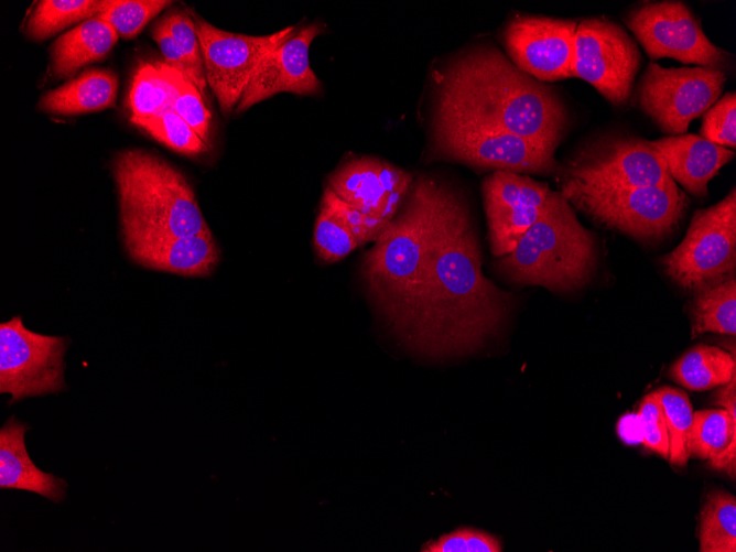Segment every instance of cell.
<instances>
[{"label":"cell","instance_id":"6da1fadb","mask_svg":"<svg viewBox=\"0 0 736 552\" xmlns=\"http://www.w3.org/2000/svg\"><path fill=\"white\" fill-rule=\"evenodd\" d=\"M511 309V293L483 272L480 246L466 205L440 184L424 259L391 331L423 359L464 358L499 335Z\"/></svg>","mask_w":736,"mask_h":552},{"label":"cell","instance_id":"7a4b0ae2","mask_svg":"<svg viewBox=\"0 0 736 552\" xmlns=\"http://www.w3.org/2000/svg\"><path fill=\"white\" fill-rule=\"evenodd\" d=\"M433 119L499 129L554 152L569 128L567 109L554 88L490 44L467 50L444 68Z\"/></svg>","mask_w":736,"mask_h":552},{"label":"cell","instance_id":"3957f363","mask_svg":"<svg viewBox=\"0 0 736 552\" xmlns=\"http://www.w3.org/2000/svg\"><path fill=\"white\" fill-rule=\"evenodd\" d=\"M596 258L594 235L578 221L569 201L551 190L540 217L496 268L515 283L564 293L588 282Z\"/></svg>","mask_w":736,"mask_h":552},{"label":"cell","instance_id":"277c9868","mask_svg":"<svg viewBox=\"0 0 736 552\" xmlns=\"http://www.w3.org/2000/svg\"><path fill=\"white\" fill-rule=\"evenodd\" d=\"M439 187L427 176L414 180L400 210L362 258L367 294L390 328L409 300L424 259Z\"/></svg>","mask_w":736,"mask_h":552},{"label":"cell","instance_id":"5b68a950","mask_svg":"<svg viewBox=\"0 0 736 552\" xmlns=\"http://www.w3.org/2000/svg\"><path fill=\"white\" fill-rule=\"evenodd\" d=\"M121 227L213 236L183 174L163 159L127 150L112 164Z\"/></svg>","mask_w":736,"mask_h":552},{"label":"cell","instance_id":"8992f818","mask_svg":"<svg viewBox=\"0 0 736 552\" xmlns=\"http://www.w3.org/2000/svg\"><path fill=\"white\" fill-rule=\"evenodd\" d=\"M559 192L593 221L642 242L671 236L690 203L674 181L632 188L588 187L562 181Z\"/></svg>","mask_w":736,"mask_h":552},{"label":"cell","instance_id":"52a82bcc","mask_svg":"<svg viewBox=\"0 0 736 552\" xmlns=\"http://www.w3.org/2000/svg\"><path fill=\"white\" fill-rule=\"evenodd\" d=\"M661 264L674 283L690 292L735 277V188L693 214L684 238L661 258Z\"/></svg>","mask_w":736,"mask_h":552},{"label":"cell","instance_id":"ba28073f","mask_svg":"<svg viewBox=\"0 0 736 552\" xmlns=\"http://www.w3.org/2000/svg\"><path fill=\"white\" fill-rule=\"evenodd\" d=\"M434 153L477 170L552 175L554 151L513 133L470 122L433 119Z\"/></svg>","mask_w":736,"mask_h":552},{"label":"cell","instance_id":"9c48e42d","mask_svg":"<svg viewBox=\"0 0 736 552\" xmlns=\"http://www.w3.org/2000/svg\"><path fill=\"white\" fill-rule=\"evenodd\" d=\"M563 171V181L588 187L632 188L673 182L651 141L606 133L577 149Z\"/></svg>","mask_w":736,"mask_h":552},{"label":"cell","instance_id":"30bf717a","mask_svg":"<svg viewBox=\"0 0 736 552\" xmlns=\"http://www.w3.org/2000/svg\"><path fill=\"white\" fill-rule=\"evenodd\" d=\"M726 72L704 66L665 68L649 63L637 88L636 102L659 130L683 134L692 120L718 100Z\"/></svg>","mask_w":736,"mask_h":552},{"label":"cell","instance_id":"8fae6325","mask_svg":"<svg viewBox=\"0 0 736 552\" xmlns=\"http://www.w3.org/2000/svg\"><path fill=\"white\" fill-rule=\"evenodd\" d=\"M625 23L650 59L668 57L724 72L732 64V55L710 41L681 1L643 2L627 13Z\"/></svg>","mask_w":736,"mask_h":552},{"label":"cell","instance_id":"7c38bea8","mask_svg":"<svg viewBox=\"0 0 736 552\" xmlns=\"http://www.w3.org/2000/svg\"><path fill=\"white\" fill-rule=\"evenodd\" d=\"M642 56L635 40L607 18H588L575 32L574 77L592 85L614 106L628 102Z\"/></svg>","mask_w":736,"mask_h":552},{"label":"cell","instance_id":"4fadbf2b","mask_svg":"<svg viewBox=\"0 0 736 552\" xmlns=\"http://www.w3.org/2000/svg\"><path fill=\"white\" fill-rule=\"evenodd\" d=\"M67 339L28 329L20 316L0 325V392L10 403L63 391Z\"/></svg>","mask_w":736,"mask_h":552},{"label":"cell","instance_id":"5bb4252c","mask_svg":"<svg viewBox=\"0 0 736 552\" xmlns=\"http://www.w3.org/2000/svg\"><path fill=\"white\" fill-rule=\"evenodd\" d=\"M193 21L206 82L225 116L237 107L263 58L295 33L294 26H288L269 35L251 36L224 31L198 15Z\"/></svg>","mask_w":736,"mask_h":552},{"label":"cell","instance_id":"9a60e30c","mask_svg":"<svg viewBox=\"0 0 736 552\" xmlns=\"http://www.w3.org/2000/svg\"><path fill=\"white\" fill-rule=\"evenodd\" d=\"M577 22L539 15H516L502 31L506 55L539 82L574 77Z\"/></svg>","mask_w":736,"mask_h":552},{"label":"cell","instance_id":"2e32d148","mask_svg":"<svg viewBox=\"0 0 736 552\" xmlns=\"http://www.w3.org/2000/svg\"><path fill=\"white\" fill-rule=\"evenodd\" d=\"M550 187L510 171H495L481 184L490 251L496 258L511 252L540 217Z\"/></svg>","mask_w":736,"mask_h":552},{"label":"cell","instance_id":"e0dca14e","mask_svg":"<svg viewBox=\"0 0 736 552\" xmlns=\"http://www.w3.org/2000/svg\"><path fill=\"white\" fill-rule=\"evenodd\" d=\"M414 180L407 171L376 158L344 162L329 176L327 187L364 214L390 221L403 205Z\"/></svg>","mask_w":736,"mask_h":552},{"label":"cell","instance_id":"ac0fdd59","mask_svg":"<svg viewBox=\"0 0 736 552\" xmlns=\"http://www.w3.org/2000/svg\"><path fill=\"white\" fill-rule=\"evenodd\" d=\"M322 31L320 23H311L271 51L251 77L236 111H246L283 91L301 95L317 93L321 82L310 66L309 51Z\"/></svg>","mask_w":736,"mask_h":552},{"label":"cell","instance_id":"d6986e66","mask_svg":"<svg viewBox=\"0 0 736 552\" xmlns=\"http://www.w3.org/2000/svg\"><path fill=\"white\" fill-rule=\"evenodd\" d=\"M121 228L129 256L147 268L185 277H205L219 261L213 236H177L144 228Z\"/></svg>","mask_w":736,"mask_h":552},{"label":"cell","instance_id":"ffe728a7","mask_svg":"<svg viewBox=\"0 0 736 552\" xmlns=\"http://www.w3.org/2000/svg\"><path fill=\"white\" fill-rule=\"evenodd\" d=\"M651 144L672 180L696 197H706L707 183L735 158L734 151L692 133L665 136Z\"/></svg>","mask_w":736,"mask_h":552},{"label":"cell","instance_id":"44dd1931","mask_svg":"<svg viewBox=\"0 0 736 552\" xmlns=\"http://www.w3.org/2000/svg\"><path fill=\"white\" fill-rule=\"evenodd\" d=\"M29 429L15 416L0 429V488L31 491L55 504L62 502L66 498L67 483L41 470L30 458L24 441Z\"/></svg>","mask_w":736,"mask_h":552},{"label":"cell","instance_id":"7402d4cb","mask_svg":"<svg viewBox=\"0 0 736 552\" xmlns=\"http://www.w3.org/2000/svg\"><path fill=\"white\" fill-rule=\"evenodd\" d=\"M118 37L106 21L97 17L85 20L53 43L50 57L52 75L64 78L89 63L102 59Z\"/></svg>","mask_w":736,"mask_h":552},{"label":"cell","instance_id":"603a6c76","mask_svg":"<svg viewBox=\"0 0 736 552\" xmlns=\"http://www.w3.org/2000/svg\"><path fill=\"white\" fill-rule=\"evenodd\" d=\"M690 454L707 461L712 469L736 475V416L724 409L693 412Z\"/></svg>","mask_w":736,"mask_h":552},{"label":"cell","instance_id":"cb8c5ba5","mask_svg":"<svg viewBox=\"0 0 736 552\" xmlns=\"http://www.w3.org/2000/svg\"><path fill=\"white\" fill-rule=\"evenodd\" d=\"M118 82L109 71L91 69L63 86L47 91L40 100V109L56 115H77L108 108L113 105Z\"/></svg>","mask_w":736,"mask_h":552},{"label":"cell","instance_id":"d4e9b609","mask_svg":"<svg viewBox=\"0 0 736 552\" xmlns=\"http://www.w3.org/2000/svg\"><path fill=\"white\" fill-rule=\"evenodd\" d=\"M736 376L734 354L705 344L695 345L669 369V377L688 390L719 387Z\"/></svg>","mask_w":736,"mask_h":552},{"label":"cell","instance_id":"484cf974","mask_svg":"<svg viewBox=\"0 0 736 552\" xmlns=\"http://www.w3.org/2000/svg\"><path fill=\"white\" fill-rule=\"evenodd\" d=\"M690 304L692 337L705 333L736 334L735 277L700 289Z\"/></svg>","mask_w":736,"mask_h":552},{"label":"cell","instance_id":"4316f807","mask_svg":"<svg viewBox=\"0 0 736 552\" xmlns=\"http://www.w3.org/2000/svg\"><path fill=\"white\" fill-rule=\"evenodd\" d=\"M701 552L736 551V499L734 495L715 489L704 501L700 519Z\"/></svg>","mask_w":736,"mask_h":552},{"label":"cell","instance_id":"83f0119b","mask_svg":"<svg viewBox=\"0 0 736 552\" xmlns=\"http://www.w3.org/2000/svg\"><path fill=\"white\" fill-rule=\"evenodd\" d=\"M102 0H42L30 13L24 28L25 35L42 41L68 25L96 17Z\"/></svg>","mask_w":736,"mask_h":552},{"label":"cell","instance_id":"f1b7e54d","mask_svg":"<svg viewBox=\"0 0 736 552\" xmlns=\"http://www.w3.org/2000/svg\"><path fill=\"white\" fill-rule=\"evenodd\" d=\"M662 404L668 435V461L674 466H686L690 454V437L693 425V408L689 396L673 387H661L656 390Z\"/></svg>","mask_w":736,"mask_h":552},{"label":"cell","instance_id":"f546056e","mask_svg":"<svg viewBox=\"0 0 736 552\" xmlns=\"http://www.w3.org/2000/svg\"><path fill=\"white\" fill-rule=\"evenodd\" d=\"M155 66L170 86L172 110L184 119L208 145L210 112L201 91L185 74L166 63L156 62Z\"/></svg>","mask_w":736,"mask_h":552},{"label":"cell","instance_id":"4dcf8cb0","mask_svg":"<svg viewBox=\"0 0 736 552\" xmlns=\"http://www.w3.org/2000/svg\"><path fill=\"white\" fill-rule=\"evenodd\" d=\"M130 121L178 153L195 156L208 151V145L172 108L151 117L130 118Z\"/></svg>","mask_w":736,"mask_h":552},{"label":"cell","instance_id":"1f68e13d","mask_svg":"<svg viewBox=\"0 0 736 552\" xmlns=\"http://www.w3.org/2000/svg\"><path fill=\"white\" fill-rule=\"evenodd\" d=\"M130 118H145L171 109V90L155 64H141L129 93Z\"/></svg>","mask_w":736,"mask_h":552},{"label":"cell","instance_id":"d6a6232c","mask_svg":"<svg viewBox=\"0 0 736 552\" xmlns=\"http://www.w3.org/2000/svg\"><path fill=\"white\" fill-rule=\"evenodd\" d=\"M170 3L164 0H102L96 17L109 23L119 36L133 39Z\"/></svg>","mask_w":736,"mask_h":552},{"label":"cell","instance_id":"836d02e7","mask_svg":"<svg viewBox=\"0 0 736 552\" xmlns=\"http://www.w3.org/2000/svg\"><path fill=\"white\" fill-rule=\"evenodd\" d=\"M184 59L188 78L205 97L206 76L201 44L193 18L183 11H175L162 19Z\"/></svg>","mask_w":736,"mask_h":552},{"label":"cell","instance_id":"e575fe53","mask_svg":"<svg viewBox=\"0 0 736 552\" xmlns=\"http://www.w3.org/2000/svg\"><path fill=\"white\" fill-rule=\"evenodd\" d=\"M314 246L322 261L333 263L347 257L360 245L339 219L321 206L314 226Z\"/></svg>","mask_w":736,"mask_h":552},{"label":"cell","instance_id":"d590c367","mask_svg":"<svg viewBox=\"0 0 736 552\" xmlns=\"http://www.w3.org/2000/svg\"><path fill=\"white\" fill-rule=\"evenodd\" d=\"M321 206L339 219L351 231L360 246L375 242L390 223L364 214L338 197L327 186L324 190Z\"/></svg>","mask_w":736,"mask_h":552},{"label":"cell","instance_id":"8d00e7d4","mask_svg":"<svg viewBox=\"0 0 736 552\" xmlns=\"http://www.w3.org/2000/svg\"><path fill=\"white\" fill-rule=\"evenodd\" d=\"M736 94L726 93L703 115L701 137L726 149L736 148Z\"/></svg>","mask_w":736,"mask_h":552},{"label":"cell","instance_id":"74e56055","mask_svg":"<svg viewBox=\"0 0 736 552\" xmlns=\"http://www.w3.org/2000/svg\"><path fill=\"white\" fill-rule=\"evenodd\" d=\"M422 552H501V541L494 534L472 528L459 527L430 540L421 546Z\"/></svg>","mask_w":736,"mask_h":552},{"label":"cell","instance_id":"f35d334b","mask_svg":"<svg viewBox=\"0 0 736 552\" xmlns=\"http://www.w3.org/2000/svg\"><path fill=\"white\" fill-rule=\"evenodd\" d=\"M637 418L643 446L659 456L669 457V435L662 404L656 391L643 397Z\"/></svg>","mask_w":736,"mask_h":552},{"label":"cell","instance_id":"ab89813d","mask_svg":"<svg viewBox=\"0 0 736 552\" xmlns=\"http://www.w3.org/2000/svg\"><path fill=\"white\" fill-rule=\"evenodd\" d=\"M152 36L159 44L165 63L187 76L186 65L176 43L162 20L154 25ZM188 77V76H187Z\"/></svg>","mask_w":736,"mask_h":552},{"label":"cell","instance_id":"60d3db41","mask_svg":"<svg viewBox=\"0 0 736 552\" xmlns=\"http://www.w3.org/2000/svg\"><path fill=\"white\" fill-rule=\"evenodd\" d=\"M719 387L713 397V402L736 416V376Z\"/></svg>","mask_w":736,"mask_h":552}]
</instances>
